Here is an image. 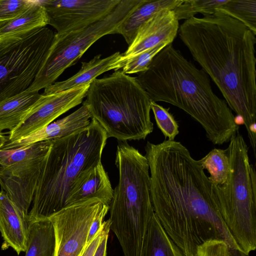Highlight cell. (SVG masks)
<instances>
[{
    "label": "cell",
    "instance_id": "cell-1",
    "mask_svg": "<svg viewBox=\"0 0 256 256\" xmlns=\"http://www.w3.org/2000/svg\"><path fill=\"white\" fill-rule=\"evenodd\" d=\"M154 212L168 236L185 256L210 240H222L240 250L218 212L216 186L181 142H148Z\"/></svg>",
    "mask_w": 256,
    "mask_h": 256
},
{
    "label": "cell",
    "instance_id": "cell-2",
    "mask_svg": "<svg viewBox=\"0 0 256 256\" xmlns=\"http://www.w3.org/2000/svg\"><path fill=\"white\" fill-rule=\"evenodd\" d=\"M178 33L230 109L242 119L255 154L256 34L240 22L218 11L185 20Z\"/></svg>",
    "mask_w": 256,
    "mask_h": 256
},
{
    "label": "cell",
    "instance_id": "cell-3",
    "mask_svg": "<svg viewBox=\"0 0 256 256\" xmlns=\"http://www.w3.org/2000/svg\"><path fill=\"white\" fill-rule=\"evenodd\" d=\"M136 78L152 102H165L183 110L200 124L214 144L229 142L239 130L226 102L212 90L208 75L172 43L157 54Z\"/></svg>",
    "mask_w": 256,
    "mask_h": 256
},
{
    "label": "cell",
    "instance_id": "cell-4",
    "mask_svg": "<svg viewBox=\"0 0 256 256\" xmlns=\"http://www.w3.org/2000/svg\"><path fill=\"white\" fill-rule=\"evenodd\" d=\"M108 138L98 122L91 118L87 127L52 140L28 213V224L48 218L66 206L80 174L102 162Z\"/></svg>",
    "mask_w": 256,
    "mask_h": 256
},
{
    "label": "cell",
    "instance_id": "cell-5",
    "mask_svg": "<svg viewBox=\"0 0 256 256\" xmlns=\"http://www.w3.org/2000/svg\"><path fill=\"white\" fill-rule=\"evenodd\" d=\"M82 104L106 132L120 142L144 140L154 130L152 101L136 77L115 70L94 79Z\"/></svg>",
    "mask_w": 256,
    "mask_h": 256
},
{
    "label": "cell",
    "instance_id": "cell-6",
    "mask_svg": "<svg viewBox=\"0 0 256 256\" xmlns=\"http://www.w3.org/2000/svg\"><path fill=\"white\" fill-rule=\"evenodd\" d=\"M115 164L119 180L109 204L110 230L121 248L142 247L154 214L150 196V168L146 158L126 142L116 146Z\"/></svg>",
    "mask_w": 256,
    "mask_h": 256
},
{
    "label": "cell",
    "instance_id": "cell-7",
    "mask_svg": "<svg viewBox=\"0 0 256 256\" xmlns=\"http://www.w3.org/2000/svg\"><path fill=\"white\" fill-rule=\"evenodd\" d=\"M229 142L228 177L216 186L218 212L240 250L249 254L256 248V172L239 130Z\"/></svg>",
    "mask_w": 256,
    "mask_h": 256
},
{
    "label": "cell",
    "instance_id": "cell-8",
    "mask_svg": "<svg viewBox=\"0 0 256 256\" xmlns=\"http://www.w3.org/2000/svg\"><path fill=\"white\" fill-rule=\"evenodd\" d=\"M140 0H121L112 12L88 27L66 34L56 33L41 68L26 90L38 92L54 84L96 41L106 35L116 34L118 27Z\"/></svg>",
    "mask_w": 256,
    "mask_h": 256
},
{
    "label": "cell",
    "instance_id": "cell-9",
    "mask_svg": "<svg viewBox=\"0 0 256 256\" xmlns=\"http://www.w3.org/2000/svg\"><path fill=\"white\" fill-rule=\"evenodd\" d=\"M55 34L44 26L0 42V103L32 85Z\"/></svg>",
    "mask_w": 256,
    "mask_h": 256
},
{
    "label": "cell",
    "instance_id": "cell-10",
    "mask_svg": "<svg viewBox=\"0 0 256 256\" xmlns=\"http://www.w3.org/2000/svg\"><path fill=\"white\" fill-rule=\"evenodd\" d=\"M104 204L92 198L66 206L48 218L55 234L54 256H78L94 217Z\"/></svg>",
    "mask_w": 256,
    "mask_h": 256
},
{
    "label": "cell",
    "instance_id": "cell-11",
    "mask_svg": "<svg viewBox=\"0 0 256 256\" xmlns=\"http://www.w3.org/2000/svg\"><path fill=\"white\" fill-rule=\"evenodd\" d=\"M121 0H44L48 24L58 34L84 29L114 10Z\"/></svg>",
    "mask_w": 256,
    "mask_h": 256
},
{
    "label": "cell",
    "instance_id": "cell-12",
    "mask_svg": "<svg viewBox=\"0 0 256 256\" xmlns=\"http://www.w3.org/2000/svg\"><path fill=\"white\" fill-rule=\"evenodd\" d=\"M90 84L57 93L42 94L23 120L8 132V142L20 139L46 126L82 103Z\"/></svg>",
    "mask_w": 256,
    "mask_h": 256
},
{
    "label": "cell",
    "instance_id": "cell-13",
    "mask_svg": "<svg viewBox=\"0 0 256 256\" xmlns=\"http://www.w3.org/2000/svg\"><path fill=\"white\" fill-rule=\"evenodd\" d=\"M46 156L0 166L2 190L28 222V210L33 200Z\"/></svg>",
    "mask_w": 256,
    "mask_h": 256
},
{
    "label": "cell",
    "instance_id": "cell-14",
    "mask_svg": "<svg viewBox=\"0 0 256 256\" xmlns=\"http://www.w3.org/2000/svg\"><path fill=\"white\" fill-rule=\"evenodd\" d=\"M178 20L173 10L160 11L148 20L138 30L123 56L128 58L161 44H172L179 28Z\"/></svg>",
    "mask_w": 256,
    "mask_h": 256
},
{
    "label": "cell",
    "instance_id": "cell-15",
    "mask_svg": "<svg viewBox=\"0 0 256 256\" xmlns=\"http://www.w3.org/2000/svg\"><path fill=\"white\" fill-rule=\"evenodd\" d=\"M91 114L87 107L82 105L66 116L52 122L46 126L14 141L8 142L1 150L18 148L43 141L62 138L87 127L90 122Z\"/></svg>",
    "mask_w": 256,
    "mask_h": 256
},
{
    "label": "cell",
    "instance_id": "cell-16",
    "mask_svg": "<svg viewBox=\"0 0 256 256\" xmlns=\"http://www.w3.org/2000/svg\"><path fill=\"white\" fill-rule=\"evenodd\" d=\"M112 195L110 180L100 162L84 172L78 177L72 186L66 206L92 198L109 206Z\"/></svg>",
    "mask_w": 256,
    "mask_h": 256
},
{
    "label": "cell",
    "instance_id": "cell-17",
    "mask_svg": "<svg viewBox=\"0 0 256 256\" xmlns=\"http://www.w3.org/2000/svg\"><path fill=\"white\" fill-rule=\"evenodd\" d=\"M28 222L6 192H0V232L4 242L2 249L12 248L18 255L25 252Z\"/></svg>",
    "mask_w": 256,
    "mask_h": 256
},
{
    "label": "cell",
    "instance_id": "cell-18",
    "mask_svg": "<svg viewBox=\"0 0 256 256\" xmlns=\"http://www.w3.org/2000/svg\"><path fill=\"white\" fill-rule=\"evenodd\" d=\"M100 56L101 54H98L88 62H82L81 68L76 74L66 80L47 86L42 94H52L84 86L107 71L122 68L126 60L119 52L104 58Z\"/></svg>",
    "mask_w": 256,
    "mask_h": 256
},
{
    "label": "cell",
    "instance_id": "cell-19",
    "mask_svg": "<svg viewBox=\"0 0 256 256\" xmlns=\"http://www.w3.org/2000/svg\"><path fill=\"white\" fill-rule=\"evenodd\" d=\"M184 0H141L118 27L116 34L124 38L129 46L140 28L151 17L158 12L174 10Z\"/></svg>",
    "mask_w": 256,
    "mask_h": 256
},
{
    "label": "cell",
    "instance_id": "cell-20",
    "mask_svg": "<svg viewBox=\"0 0 256 256\" xmlns=\"http://www.w3.org/2000/svg\"><path fill=\"white\" fill-rule=\"evenodd\" d=\"M48 18L40 0H34L25 12L8 20L0 22V42L46 26Z\"/></svg>",
    "mask_w": 256,
    "mask_h": 256
},
{
    "label": "cell",
    "instance_id": "cell-21",
    "mask_svg": "<svg viewBox=\"0 0 256 256\" xmlns=\"http://www.w3.org/2000/svg\"><path fill=\"white\" fill-rule=\"evenodd\" d=\"M38 92L25 91L0 103V132L14 130L40 98Z\"/></svg>",
    "mask_w": 256,
    "mask_h": 256
},
{
    "label": "cell",
    "instance_id": "cell-22",
    "mask_svg": "<svg viewBox=\"0 0 256 256\" xmlns=\"http://www.w3.org/2000/svg\"><path fill=\"white\" fill-rule=\"evenodd\" d=\"M54 249L55 234L50 220L30 222L25 256H54Z\"/></svg>",
    "mask_w": 256,
    "mask_h": 256
},
{
    "label": "cell",
    "instance_id": "cell-23",
    "mask_svg": "<svg viewBox=\"0 0 256 256\" xmlns=\"http://www.w3.org/2000/svg\"><path fill=\"white\" fill-rule=\"evenodd\" d=\"M142 256H185L168 236L155 214L149 224Z\"/></svg>",
    "mask_w": 256,
    "mask_h": 256
},
{
    "label": "cell",
    "instance_id": "cell-24",
    "mask_svg": "<svg viewBox=\"0 0 256 256\" xmlns=\"http://www.w3.org/2000/svg\"><path fill=\"white\" fill-rule=\"evenodd\" d=\"M198 162L210 174L208 179L216 186L224 184L228 178L230 162L226 150L214 148Z\"/></svg>",
    "mask_w": 256,
    "mask_h": 256
},
{
    "label": "cell",
    "instance_id": "cell-25",
    "mask_svg": "<svg viewBox=\"0 0 256 256\" xmlns=\"http://www.w3.org/2000/svg\"><path fill=\"white\" fill-rule=\"evenodd\" d=\"M216 11L238 20L256 34V0H228Z\"/></svg>",
    "mask_w": 256,
    "mask_h": 256
},
{
    "label": "cell",
    "instance_id": "cell-26",
    "mask_svg": "<svg viewBox=\"0 0 256 256\" xmlns=\"http://www.w3.org/2000/svg\"><path fill=\"white\" fill-rule=\"evenodd\" d=\"M228 0H184L173 10L178 20H186L200 13L204 16L211 15Z\"/></svg>",
    "mask_w": 256,
    "mask_h": 256
},
{
    "label": "cell",
    "instance_id": "cell-27",
    "mask_svg": "<svg viewBox=\"0 0 256 256\" xmlns=\"http://www.w3.org/2000/svg\"><path fill=\"white\" fill-rule=\"evenodd\" d=\"M151 110L158 128L168 140H174L178 134V124L172 114L169 112V108H166L156 102H152Z\"/></svg>",
    "mask_w": 256,
    "mask_h": 256
},
{
    "label": "cell",
    "instance_id": "cell-28",
    "mask_svg": "<svg viewBox=\"0 0 256 256\" xmlns=\"http://www.w3.org/2000/svg\"><path fill=\"white\" fill-rule=\"evenodd\" d=\"M161 44L152 48L128 58L122 71L126 74H138L146 70L152 58L166 46Z\"/></svg>",
    "mask_w": 256,
    "mask_h": 256
},
{
    "label": "cell",
    "instance_id": "cell-29",
    "mask_svg": "<svg viewBox=\"0 0 256 256\" xmlns=\"http://www.w3.org/2000/svg\"><path fill=\"white\" fill-rule=\"evenodd\" d=\"M238 250L223 240L214 239L199 246L194 256H234Z\"/></svg>",
    "mask_w": 256,
    "mask_h": 256
},
{
    "label": "cell",
    "instance_id": "cell-30",
    "mask_svg": "<svg viewBox=\"0 0 256 256\" xmlns=\"http://www.w3.org/2000/svg\"><path fill=\"white\" fill-rule=\"evenodd\" d=\"M34 2V0H0V22L18 16Z\"/></svg>",
    "mask_w": 256,
    "mask_h": 256
},
{
    "label": "cell",
    "instance_id": "cell-31",
    "mask_svg": "<svg viewBox=\"0 0 256 256\" xmlns=\"http://www.w3.org/2000/svg\"><path fill=\"white\" fill-rule=\"evenodd\" d=\"M108 210L109 206L104 204L92 222L88 230L86 244L89 242L102 229L104 218Z\"/></svg>",
    "mask_w": 256,
    "mask_h": 256
},
{
    "label": "cell",
    "instance_id": "cell-32",
    "mask_svg": "<svg viewBox=\"0 0 256 256\" xmlns=\"http://www.w3.org/2000/svg\"><path fill=\"white\" fill-rule=\"evenodd\" d=\"M108 227H110V222L108 220L106 221H104L102 229L96 236L89 242L85 244L78 256H94L106 230Z\"/></svg>",
    "mask_w": 256,
    "mask_h": 256
},
{
    "label": "cell",
    "instance_id": "cell-33",
    "mask_svg": "<svg viewBox=\"0 0 256 256\" xmlns=\"http://www.w3.org/2000/svg\"><path fill=\"white\" fill-rule=\"evenodd\" d=\"M110 227H108L106 230L103 237L97 247L94 256H106V246Z\"/></svg>",
    "mask_w": 256,
    "mask_h": 256
},
{
    "label": "cell",
    "instance_id": "cell-34",
    "mask_svg": "<svg viewBox=\"0 0 256 256\" xmlns=\"http://www.w3.org/2000/svg\"><path fill=\"white\" fill-rule=\"evenodd\" d=\"M8 142V136L0 132V150Z\"/></svg>",
    "mask_w": 256,
    "mask_h": 256
},
{
    "label": "cell",
    "instance_id": "cell-35",
    "mask_svg": "<svg viewBox=\"0 0 256 256\" xmlns=\"http://www.w3.org/2000/svg\"><path fill=\"white\" fill-rule=\"evenodd\" d=\"M234 256H249V254H246L240 250H238Z\"/></svg>",
    "mask_w": 256,
    "mask_h": 256
}]
</instances>
